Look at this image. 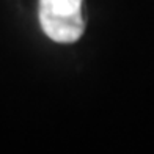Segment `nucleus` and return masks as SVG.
<instances>
[{
  "label": "nucleus",
  "mask_w": 154,
  "mask_h": 154,
  "mask_svg": "<svg viewBox=\"0 0 154 154\" xmlns=\"http://www.w3.org/2000/svg\"><path fill=\"white\" fill-rule=\"evenodd\" d=\"M83 0H39V22L55 43L71 44L85 29L82 16Z\"/></svg>",
  "instance_id": "1"
}]
</instances>
